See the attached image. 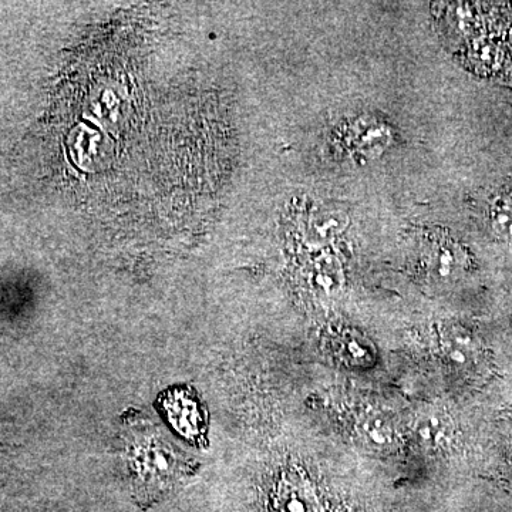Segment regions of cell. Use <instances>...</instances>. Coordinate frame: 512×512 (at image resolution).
I'll use <instances>...</instances> for the list:
<instances>
[{
    "instance_id": "obj_7",
    "label": "cell",
    "mask_w": 512,
    "mask_h": 512,
    "mask_svg": "<svg viewBox=\"0 0 512 512\" xmlns=\"http://www.w3.org/2000/svg\"><path fill=\"white\" fill-rule=\"evenodd\" d=\"M343 352L346 353L352 360H363L366 359L367 350L363 348L362 343L357 342L356 339L348 340L345 348H343Z\"/></svg>"
},
{
    "instance_id": "obj_2",
    "label": "cell",
    "mask_w": 512,
    "mask_h": 512,
    "mask_svg": "<svg viewBox=\"0 0 512 512\" xmlns=\"http://www.w3.org/2000/svg\"><path fill=\"white\" fill-rule=\"evenodd\" d=\"M163 410L175 429L194 443L200 441L205 430L204 413L194 393L188 389L171 390L163 397Z\"/></svg>"
},
{
    "instance_id": "obj_3",
    "label": "cell",
    "mask_w": 512,
    "mask_h": 512,
    "mask_svg": "<svg viewBox=\"0 0 512 512\" xmlns=\"http://www.w3.org/2000/svg\"><path fill=\"white\" fill-rule=\"evenodd\" d=\"M412 430L417 443L424 450L443 451L453 443V421L444 410L436 407L421 410L414 417Z\"/></svg>"
},
{
    "instance_id": "obj_1",
    "label": "cell",
    "mask_w": 512,
    "mask_h": 512,
    "mask_svg": "<svg viewBox=\"0 0 512 512\" xmlns=\"http://www.w3.org/2000/svg\"><path fill=\"white\" fill-rule=\"evenodd\" d=\"M130 466L140 481L148 487H170L184 476L190 461L178 448L161 436L160 431H133L130 444Z\"/></svg>"
},
{
    "instance_id": "obj_5",
    "label": "cell",
    "mask_w": 512,
    "mask_h": 512,
    "mask_svg": "<svg viewBox=\"0 0 512 512\" xmlns=\"http://www.w3.org/2000/svg\"><path fill=\"white\" fill-rule=\"evenodd\" d=\"M360 439L373 451L392 450L397 443L396 427L382 414H369L359 424Z\"/></svg>"
},
{
    "instance_id": "obj_4",
    "label": "cell",
    "mask_w": 512,
    "mask_h": 512,
    "mask_svg": "<svg viewBox=\"0 0 512 512\" xmlns=\"http://www.w3.org/2000/svg\"><path fill=\"white\" fill-rule=\"evenodd\" d=\"M441 350H443L444 359L451 366L464 369L476 362L478 343L468 330L454 326L441 338Z\"/></svg>"
},
{
    "instance_id": "obj_6",
    "label": "cell",
    "mask_w": 512,
    "mask_h": 512,
    "mask_svg": "<svg viewBox=\"0 0 512 512\" xmlns=\"http://www.w3.org/2000/svg\"><path fill=\"white\" fill-rule=\"evenodd\" d=\"M491 224L501 238L512 244V190L503 192L494 201Z\"/></svg>"
}]
</instances>
